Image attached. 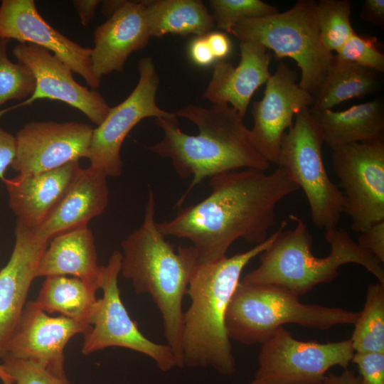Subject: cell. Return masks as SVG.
Returning a JSON list of instances; mask_svg holds the SVG:
<instances>
[{
	"label": "cell",
	"mask_w": 384,
	"mask_h": 384,
	"mask_svg": "<svg viewBox=\"0 0 384 384\" xmlns=\"http://www.w3.org/2000/svg\"><path fill=\"white\" fill-rule=\"evenodd\" d=\"M210 186L203 201L156 223L165 237L191 242L199 265L226 257L238 239L255 245L266 240L277 205L299 189L280 166L271 174L250 169L220 174L210 178Z\"/></svg>",
	"instance_id": "1"
},
{
	"label": "cell",
	"mask_w": 384,
	"mask_h": 384,
	"mask_svg": "<svg viewBox=\"0 0 384 384\" xmlns=\"http://www.w3.org/2000/svg\"><path fill=\"white\" fill-rule=\"evenodd\" d=\"M162 139L148 149L168 158L177 174L193 177L178 205L208 177L238 169L266 171L270 163L256 150L243 118L227 104L206 108L188 105L166 117L155 119Z\"/></svg>",
	"instance_id": "2"
},
{
	"label": "cell",
	"mask_w": 384,
	"mask_h": 384,
	"mask_svg": "<svg viewBox=\"0 0 384 384\" xmlns=\"http://www.w3.org/2000/svg\"><path fill=\"white\" fill-rule=\"evenodd\" d=\"M158 229L155 198L149 189L143 222L121 243L122 274L137 294L151 296L163 319L164 332L177 367L183 368V299L199 265L191 247L173 246Z\"/></svg>",
	"instance_id": "3"
},
{
	"label": "cell",
	"mask_w": 384,
	"mask_h": 384,
	"mask_svg": "<svg viewBox=\"0 0 384 384\" xmlns=\"http://www.w3.org/2000/svg\"><path fill=\"white\" fill-rule=\"evenodd\" d=\"M284 224L252 248L201 264L187 290L191 304L184 312L182 337L183 367H212L223 375L235 371V361L225 327V316L242 270L274 241Z\"/></svg>",
	"instance_id": "4"
},
{
	"label": "cell",
	"mask_w": 384,
	"mask_h": 384,
	"mask_svg": "<svg viewBox=\"0 0 384 384\" xmlns=\"http://www.w3.org/2000/svg\"><path fill=\"white\" fill-rule=\"evenodd\" d=\"M293 229L284 224L272 244L260 255L257 267L241 281L250 284H272L287 289L298 297L315 286L333 281L338 268L347 263L365 267L384 284V270L380 260L360 247L344 228L325 230L324 238L331 250L325 257H316L311 252L313 238L304 221L294 215Z\"/></svg>",
	"instance_id": "5"
},
{
	"label": "cell",
	"mask_w": 384,
	"mask_h": 384,
	"mask_svg": "<svg viewBox=\"0 0 384 384\" xmlns=\"http://www.w3.org/2000/svg\"><path fill=\"white\" fill-rule=\"evenodd\" d=\"M360 312L306 304L287 289L272 284L239 282L228 306L225 327L230 339L245 345L263 343L287 324L319 330L354 325Z\"/></svg>",
	"instance_id": "6"
},
{
	"label": "cell",
	"mask_w": 384,
	"mask_h": 384,
	"mask_svg": "<svg viewBox=\"0 0 384 384\" xmlns=\"http://www.w3.org/2000/svg\"><path fill=\"white\" fill-rule=\"evenodd\" d=\"M230 33L240 42L255 41L277 58L294 60L301 70L299 84L313 98L334 62V55L321 40L314 0H298L286 11L244 20Z\"/></svg>",
	"instance_id": "7"
},
{
	"label": "cell",
	"mask_w": 384,
	"mask_h": 384,
	"mask_svg": "<svg viewBox=\"0 0 384 384\" xmlns=\"http://www.w3.org/2000/svg\"><path fill=\"white\" fill-rule=\"evenodd\" d=\"M295 117L294 124L282 137L276 164L304 192L314 225L325 230L336 228L344 199L326 172L321 129L310 107Z\"/></svg>",
	"instance_id": "8"
},
{
	"label": "cell",
	"mask_w": 384,
	"mask_h": 384,
	"mask_svg": "<svg viewBox=\"0 0 384 384\" xmlns=\"http://www.w3.org/2000/svg\"><path fill=\"white\" fill-rule=\"evenodd\" d=\"M261 345L255 380L262 384H321L331 367L347 368L355 352L350 338L304 341L283 326Z\"/></svg>",
	"instance_id": "9"
},
{
	"label": "cell",
	"mask_w": 384,
	"mask_h": 384,
	"mask_svg": "<svg viewBox=\"0 0 384 384\" xmlns=\"http://www.w3.org/2000/svg\"><path fill=\"white\" fill-rule=\"evenodd\" d=\"M121 262V252L114 250L107 264L102 266L100 289L103 296L92 318L91 329L84 334L82 353L90 355L109 347L125 348L148 356L161 371H169L177 367L171 348L147 338L121 299L118 287Z\"/></svg>",
	"instance_id": "10"
},
{
	"label": "cell",
	"mask_w": 384,
	"mask_h": 384,
	"mask_svg": "<svg viewBox=\"0 0 384 384\" xmlns=\"http://www.w3.org/2000/svg\"><path fill=\"white\" fill-rule=\"evenodd\" d=\"M332 162L351 229L363 233L384 220V139L338 147Z\"/></svg>",
	"instance_id": "11"
},
{
	"label": "cell",
	"mask_w": 384,
	"mask_h": 384,
	"mask_svg": "<svg viewBox=\"0 0 384 384\" xmlns=\"http://www.w3.org/2000/svg\"><path fill=\"white\" fill-rule=\"evenodd\" d=\"M137 69L139 77L133 91L123 102L111 107L104 121L93 129L86 159L90 166L102 171L107 176L122 174L120 149L135 125L147 117H166L174 113L156 104L159 78L153 60L150 57L141 58Z\"/></svg>",
	"instance_id": "12"
},
{
	"label": "cell",
	"mask_w": 384,
	"mask_h": 384,
	"mask_svg": "<svg viewBox=\"0 0 384 384\" xmlns=\"http://www.w3.org/2000/svg\"><path fill=\"white\" fill-rule=\"evenodd\" d=\"M93 128L77 122L32 121L16 135L11 164L22 176L41 174L86 158Z\"/></svg>",
	"instance_id": "13"
},
{
	"label": "cell",
	"mask_w": 384,
	"mask_h": 384,
	"mask_svg": "<svg viewBox=\"0 0 384 384\" xmlns=\"http://www.w3.org/2000/svg\"><path fill=\"white\" fill-rule=\"evenodd\" d=\"M12 52L18 63L31 70L36 87L28 98L1 110L0 118L36 100L48 99L63 102L78 110L97 126L104 121L111 107L97 90L77 82L72 70L56 55L45 48L28 43L16 45Z\"/></svg>",
	"instance_id": "14"
},
{
	"label": "cell",
	"mask_w": 384,
	"mask_h": 384,
	"mask_svg": "<svg viewBox=\"0 0 384 384\" xmlns=\"http://www.w3.org/2000/svg\"><path fill=\"white\" fill-rule=\"evenodd\" d=\"M91 325L64 316L52 317L34 301L27 302L6 343L0 358H11L38 363L55 374L65 375L64 349L78 334Z\"/></svg>",
	"instance_id": "15"
},
{
	"label": "cell",
	"mask_w": 384,
	"mask_h": 384,
	"mask_svg": "<svg viewBox=\"0 0 384 384\" xmlns=\"http://www.w3.org/2000/svg\"><path fill=\"white\" fill-rule=\"evenodd\" d=\"M296 80V73L284 63H279L265 83L263 97L252 103L250 139L270 164L277 163L282 137L292 126L293 117L314 102Z\"/></svg>",
	"instance_id": "16"
},
{
	"label": "cell",
	"mask_w": 384,
	"mask_h": 384,
	"mask_svg": "<svg viewBox=\"0 0 384 384\" xmlns=\"http://www.w3.org/2000/svg\"><path fill=\"white\" fill-rule=\"evenodd\" d=\"M0 38L45 48L79 74L91 89L100 87L92 69V48L63 35L41 16L33 0H3L0 4Z\"/></svg>",
	"instance_id": "17"
},
{
	"label": "cell",
	"mask_w": 384,
	"mask_h": 384,
	"mask_svg": "<svg viewBox=\"0 0 384 384\" xmlns=\"http://www.w3.org/2000/svg\"><path fill=\"white\" fill-rule=\"evenodd\" d=\"M151 38L142 1H125L94 32L91 63L101 80L114 71L122 72L130 54L145 48Z\"/></svg>",
	"instance_id": "18"
},
{
	"label": "cell",
	"mask_w": 384,
	"mask_h": 384,
	"mask_svg": "<svg viewBox=\"0 0 384 384\" xmlns=\"http://www.w3.org/2000/svg\"><path fill=\"white\" fill-rule=\"evenodd\" d=\"M48 243L33 229L16 223L11 257L0 270V355L21 316L39 260Z\"/></svg>",
	"instance_id": "19"
},
{
	"label": "cell",
	"mask_w": 384,
	"mask_h": 384,
	"mask_svg": "<svg viewBox=\"0 0 384 384\" xmlns=\"http://www.w3.org/2000/svg\"><path fill=\"white\" fill-rule=\"evenodd\" d=\"M240 60L235 67L225 60L217 61L203 97L213 105L227 104L244 119L250 100L271 75L270 52L255 41L240 42Z\"/></svg>",
	"instance_id": "20"
},
{
	"label": "cell",
	"mask_w": 384,
	"mask_h": 384,
	"mask_svg": "<svg viewBox=\"0 0 384 384\" xmlns=\"http://www.w3.org/2000/svg\"><path fill=\"white\" fill-rule=\"evenodd\" d=\"M79 161L41 174L5 178L9 204L17 222L31 229L52 213L82 171Z\"/></svg>",
	"instance_id": "21"
},
{
	"label": "cell",
	"mask_w": 384,
	"mask_h": 384,
	"mask_svg": "<svg viewBox=\"0 0 384 384\" xmlns=\"http://www.w3.org/2000/svg\"><path fill=\"white\" fill-rule=\"evenodd\" d=\"M107 176L89 166L82 169L56 208L38 228L41 239L49 242L60 234L87 228L89 221L100 215L109 199Z\"/></svg>",
	"instance_id": "22"
},
{
	"label": "cell",
	"mask_w": 384,
	"mask_h": 384,
	"mask_svg": "<svg viewBox=\"0 0 384 384\" xmlns=\"http://www.w3.org/2000/svg\"><path fill=\"white\" fill-rule=\"evenodd\" d=\"M71 275L100 289L102 266L97 263L94 235L88 228L53 238L43 251L36 277Z\"/></svg>",
	"instance_id": "23"
},
{
	"label": "cell",
	"mask_w": 384,
	"mask_h": 384,
	"mask_svg": "<svg viewBox=\"0 0 384 384\" xmlns=\"http://www.w3.org/2000/svg\"><path fill=\"white\" fill-rule=\"evenodd\" d=\"M311 111L321 129L324 142L332 151L352 143L384 139V103L381 98L340 112Z\"/></svg>",
	"instance_id": "24"
},
{
	"label": "cell",
	"mask_w": 384,
	"mask_h": 384,
	"mask_svg": "<svg viewBox=\"0 0 384 384\" xmlns=\"http://www.w3.org/2000/svg\"><path fill=\"white\" fill-rule=\"evenodd\" d=\"M150 36L167 34L182 36H205L212 31L215 22L200 0H144Z\"/></svg>",
	"instance_id": "25"
},
{
	"label": "cell",
	"mask_w": 384,
	"mask_h": 384,
	"mask_svg": "<svg viewBox=\"0 0 384 384\" xmlns=\"http://www.w3.org/2000/svg\"><path fill=\"white\" fill-rule=\"evenodd\" d=\"M97 291L75 277L49 276L46 277L34 302L46 313L58 312L91 325L99 302Z\"/></svg>",
	"instance_id": "26"
},
{
	"label": "cell",
	"mask_w": 384,
	"mask_h": 384,
	"mask_svg": "<svg viewBox=\"0 0 384 384\" xmlns=\"http://www.w3.org/2000/svg\"><path fill=\"white\" fill-rule=\"evenodd\" d=\"M380 80L377 72L337 59L310 107L314 111L331 110L353 97H362L377 90Z\"/></svg>",
	"instance_id": "27"
},
{
	"label": "cell",
	"mask_w": 384,
	"mask_h": 384,
	"mask_svg": "<svg viewBox=\"0 0 384 384\" xmlns=\"http://www.w3.org/2000/svg\"><path fill=\"white\" fill-rule=\"evenodd\" d=\"M350 338L354 351H384V284H369Z\"/></svg>",
	"instance_id": "28"
},
{
	"label": "cell",
	"mask_w": 384,
	"mask_h": 384,
	"mask_svg": "<svg viewBox=\"0 0 384 384\" xmlns=\"http://www.w3.org/2000/svg\"><path fill=\"white\" fill-rule=\"evenodd\" d=\"M348 0L316 1V17L321 40L330 51H337L356 32L350 21Z\"/></svg>",
	"instance_id": "29"
},
{
	"label": "cell",
	"mask_w": 384,
	"mask_h": 384,
	"mask_svg": "<svg viewBox=\"0 0 384 384\" xmlns=\"http://www.w3.org/2000/svg\"><path fill=\"white\" fill-rule=\"evenodd\" d=\"M9 39L0 38V106L12 100H26L33 92L36 80L31 70L8 57Z\"/></svg>",
	"instance_id": "30"
},
{
	"label": "cell",
	"mask_w": 384,
	"mask_h": 384,
	"mask_svg": "<svg viewBox=\"0 0 384 384\" xmlns=\"http://www.w3.org/2000/svg\"><path fill=\"white\" fill-rule=\"evenodd\" d=\"M210 6L215 26L228 33L238 23L278 12V9L260 0H211Z\"/></svg>",
	"instance_id": "31"
},
{
	"label": "cell",
	"mask_w": 384,
	"mask_h": 384,
	"mask_svg": "<svg viewBox=\"0 0 384 384\" xmlns=\"http://www.w3.org/2000/svg\"><path fill=\"white\" fill-rule=\"evenodd\" d=\"M379 42L374 36H361L355 33L336 51L335 57L375 72L384 71V55L378 48Z\"/></svg>",
	"instance_id": "32"
},
{
	"label": "cell",
	"mask_w": 384,
	"mask_h": 384,
	"mask_svg": "<svg viewBox=\"0 0 384 384\" xmlns=\"http://www.w3.org/2000/svg\"><path fill=\"white\" fill-rule=\"evenodd\" d=\"M1 366L15 384H72L66 375L55 374L33 361L4 358Z\"/></svg>",
	"instance_id": "33"
},
{
	"label": "cell",
	"mask_w": 384,
	"mask_h": 384,
	"mask_svg": "<svg viewBox=\"0 0 384 384\" xmlns=\"http://www.w3.org/2000/svg\"><path fill=\"white\" fill-rule=\"evenodd\" d=\"M351 362L358 367L361 384H384V351H355Z\"/></svg>",
	"instance_id": "34"
},
{
	"label": "cell",
	"mask_w": 384,
	"mask_h": 384,
	"mask_svg": "<svg viewBox=\"0 0 384 384\" xmlns=\"http://www.w3.org/2000/svg\"><path fill=\"white\" fill-rule=\"evenodd\" d=\"M358 245L384 262V220L376 223L361 233Z\"/></svg>",
	"instance_id": "35"
},
{
	"label": "cell",
	"mask_w": 384,
	"mask_h": 384,
	"mask_svg": "<svg viewBox=\"0 0 384 384\" xmlns=\"http://www.w3.org/2000/svg\"><path fill=\"white\" fill-rule=\"evenodd\" d=\"M16 152L15 137L0 126V179L6 178L4 174L14 159Z\"/></svg>",
	"instance_id": "36"
},
{
	"label": "cell",
	"mask_w": 384,
	"mask_h": 384,
	"mask_svg": "<svg viewBox=\"0 0 384 384\" xmlns=\"http://www.w3.org/2000/svg\"><path fill=\"white\" fill-rule=\"evenodd\" d=\"M188 52L191 60L199 66H208L215 60L205 36H196L189 45Z\"/></svg>",
	"instance_id": "37"
},
{
	"label": "cell",
	"mask_w": 384,
	"mask_h": 384,
	"mask_svg": "<svg viewBox=\"0 0 384 384\" xmlns=\"http://www.w3.org/2000/svg\"><path fill=\"white\" fill-rule=\"evenodd\" d=\"M205 36L215 60H224L229 55L231 42L223 32L212 31Z\"/></svg>",
	"instance_id": "38"
},
{
	"label": "cell",
	"mask_w": 384,
	"mask_h": 384,
	"mask_svg": "<svg viewBox=\"0 0 384 384\" xmlns=\"http://www.w3.org/2000/svg\"><path fill=\"white\" fill-rule=\"evenodd\" d=\"M361 17L380 28L384 27V0H366L362 6Z\"/></svg>",
	"instance_id": "39"
},
{
	"label": "cell",
	"mask_w": 384,
	"mask_h": 384,
	"mask_svg": "<svg viewBox=\"0 0 384 384\" xmlns=\"http://www.w3.org/2000/svg\"><path fill=\"white\" fill-rule=\"evenodd\" d=\"M100 3L101 1L99 0H74L72 1L82 25L87 26L89 24Z\"/></svg>",
	"instance_id": "40"
},
{
	"label": "cell",
	"mask_w": 384,
	"mask_h": 384,
	"mask_svg": "<svg viewBox=\"0 0 384 384\" xmlns=\"http://www.w3.org/2000/svg\"><path fill=\"white\" fill-rule=\"evenodd\" d=\"M321 384H361L358 378L352 370L344 369L340 375L332 373H328L324 377Z\"/></svg>",
	"instance_id": "41"
},
{
	"label": "cell",
	"mask_w": 384,
	"mask_h": 384,
	"mask_svg": "<svg viewBox=\"0 0 384 384\" xmlns=\"http://www.w3.org/2000/svg\"><path fill=\"white\" fill-rule=\"evenodd\" d=\"M124 0H110L102 1V12L105 16H110L122 4Z\"/></svg>",
	"instance_id": "42"
},
{
	"label": "cell",
	"mask_w": 384,
	"mask_h": 384,
	"mask_svg": "<svg viewBox=\"0 0 384 384\" xmlns=\"http://www.w3.org/2000/svg\"><path fill=\"white\" fill-rule=\"evenodd\" d=\"M0 379L3 384H12L14 383L13 379L4 370L1 364H0Z\"/></svg>",
	"instance_id": "43"
},
{
	"label": "cell",
	"mask_w": 384,
	"mask_h": 384,
	"mask_svg": "<svg viewBox=\"0 0 384 384\" xmlns=\"http://www.w3.org/2000/svg\"><path fill=\"white\" fill-rule=\"evenodd\" d=\"M249 384H262V383H260V382H258L257 380H256L254 379V380L252 381V382H251L250 383H249Z\"/></svg>",
	"instance_id": "44"
},
{
	"label": "cell",
	"mask_w": 384,
	"mask_h": 384,
	"mask_svg": "<svg viewBox=\"0 0 384 384\" xmlns=\"http://www.w3.org/2000/svg\"><path fill=\"white\" fill-rule=\"evenodd\" d=\"M12 384H15V383H12Z\"/></svg>",
	"instance_id": "45"
}]
</instances>
